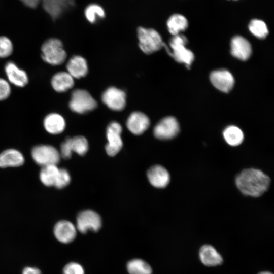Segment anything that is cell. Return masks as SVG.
Masks as SVG:
<instances>
[{
	"label": "cell",
	"instance_id": "obj_28",
	"mask_svg": "<svg viewBox=\"0 0 274 274\" xmlns=\"http://www.w3.org/2000/svg\"><path fill=\"white\" fill-rule=\"evenodd\" d=\"M250 32L257 38L264 39L268 33V30L265 22L259 19L252 20L249 24Z\"/></svg>",
	"mask_w": 274,
	"mask_h": 274
},
{
	"label": "cell",
	"instance_id": "obj_37",
	"mask_svg": "<svg viewBox=\"0 0 274 274\" xmlns=\"http://www.w3.org/2000/svg\"><path fill=\"white\" fill-rule=\"evenodd\" d=\"M258 274H272V273L269 271H262V272H259Z\"/></svg>",
	"mask_w": 274,
	"mask_h": 274
},
{
	"label": "cell",
	"instance_id": "obj_6",
	"mask_svg": "<svg viewBox=\"0 0 274 274\" xmlns=\"http://www.w3.org/2000/svg\"><path fill=\"white\" fill-rule=\"evenodd\" d=\"M31 157L35 162L42 166L57 165L60 161L59 152L54 147L49 145H39L31 150Z\"/></svg>",
	"mask_w": 274,
	"mask_h": 274
},
{
	"label": "cell",
	"instance_id": "obj_14",
	"mask_svg": "<svg viewBox=\"0 0 274 274\" xmlns=\"http://www.w3.org/2000/svg\"><path fill=\"white\" fill-rule=\"evenodd\" d=\"M150 122L148 117L141 112H134L128 117L126 121L127 129L135 135L143 133L149 127Z\"/></svg>",
	"mask_w": 274,
	"mask_h": 274
},
{
	"label": "cell",
	"instance_id": "obj_2",
	"mask_svg": "<svg viewBox=\"0 0 274 274\" xmlns=\"http://www.w3.org/2000/svg\"><path fill=\"white\" fill-rule=\"evenodd\" d=\"M41 57L47 63L52 65L62 64L66 58V53L62 42L56 38L45 41L41 46Z\"/></svg>",
	"mask_w": 274,
	"mask_h": 274
},
{
	"label": "cell",
	"instance_id": "obj_10",
	"mask_svg": "<svg viewBox=\"0 0 274 274\" xmlns=\"http://www.w3.org/2000/svg\"><path fill=\"white\" fill-rule=\"evenodd\" d=\"M101 100L110 109L121 111L125 108L126 105V94L121 89L110 87L102 93Z\"/></svg>",
	"mask_w": 274,
	"mask_h": 274
},
{
	"label": "cell",
	"instance_id": "obj_5",
	"mask_svg": "<svg viewBox=\"0 0 274 274\" xmlns=\"http://www.w3.org/2000/svg\"><path fill=\"white\" fill-rule=\"evenodd\" d=\"M68 105L73 112L84 114L95 109L97 102L87 91L78 89L72 93Z\"/></svg>",
	"mask_w": 274,
	"mask_h": 274
},
{
	"label": "cell",
	"instance_id": "obj_36",
	"mask_svg": "<svg viewBox=\"0 0 274 274\" xmlns=\"http://www.w3.org/2000/svg\"><path fill=\"white\" fill-rule=\"evenodd\" d=\"M26 6L31 8H36L40 0H20Z\"/></svg>",
	"mask_w": 274,
	"mask_h": 274
},
{
	"label": "cell",
	"instance_id": "obj_30",
	"mask_svg": "<svg viewBox=\"0 0 274 274\" xmlns=\"http://www.w3.org/2000/svg\"><path fill=\"white\" fill-rule=\"evenodd\" d=\"M13 51V45L11 40L5 36H0V58L10 56Z\"/></svg>",
	"mask_w": 274,
	"mask_h": 274
},
{
	"label": "cell",
	"instance_id": "obj_19",
	"mask_svg": "<svg viewBox=\"0 0 274 274\" xmlns=\"http://www.w3.org/2000/svg\"><path fill=\"white\" fill-rule=\"evenodd\" d=\"M67 72L74 78L80 79L88 73L86 60L82 56L76 55L71 57L66 64Z\"/></svg>",
	"mask_w": 274,
	"mask_h": 274
},
{
	"label": "cell",
	"instance_id": "obj_24",
	"mask_svg": "<svg viewBox=\"0 0 274 274\" xmlns=\"http://www.w3.org/2000/svg\"><path fill=\"white\" fill-rule=\"evenodd\" d=\"M59 169L54 164L42 166L39 174L41 182L46 186H54Z\"/></svg>",
	"mask_w": 274,
	"mask_h": 274
},
{
	"label": "cell",
	"instance_id": "obj_21",
	"mask_svg": "<svg viewBox=\"0 0 274 274\" xmlns=\"http://www.w3.org/2000/svg\"><path fill=\"white\" fill-rule=\"evenodd\" d=\"M51 85L55 91L64 92L73 87L74 79L67 72H59L52 76Z\"/></svg>",
	"mask_w": 274,
	"mask_h": 274
},
{
	"label": "cell",
	"instance_id": "obj_3",
	"mask_svg": "<svg viewBox=\"0 0 274 274\" xmlns=\"http://www.w3.org/2000/svg\"><path fill=\"white\" fill-rule=\"evenodd\" d=\"M137 34L139 47L147 54L153 53L164 46L160 35L153 28L139 27Z\"/></svg>",
	"mask_w": 274,
	"mask_h": 274
},
{
	"label": "cell",
	"instance_id": "obj_26",
	"mask_svg": "<svg viewBox=\"0 0 274 274\" xmlns=\"http://www.w3.org/2000/svg\"><path fill=\"white\" fill-rule=\"evenodd\" d=\"M84 15L88 22L94 23L105 18L106 13L104 8L99 5L91 4L85 9Z\"/></svg>",
	"mask_w": 274,
	"mask_h": 274
},
{
	"label": "cell",
	"instance_id": "obj_13",
	"mask_svg": "<svg viewBox=\"0 0 274 274\" xmlns=\"http://www.w3.org/2000/svg\"><path fill=\"white\" fill-rule=\"evenodd\" d=\"M210 80L212 84L218 90L228 92L234 83L232 74L226 70H218L213 71L210 75Z\"/></svg>",
	"mask_w": 274,
	"mask_h": 274
},
{
	"label": "cell",
	"instance_id": "obj_38",
	"mask_svg": "<svg viewBox=\"0 0 274 274\" xmlns=\"http://www.w3.org/2000/svg\"><path fill=\"white\" fill-rule=\"evenodd\" d=\"M234 1H236V0H234Z\"/></svg>",
	"mask_w": 274,
	"mask_h": 274
},
{
	"label": "cell",
	"instance_id": "obj_35",
	"mask_svg": "<svg viewBox=\"0 0 274 274\" xmlns=\"http://www.w3.org/2000/svg\"><path fill=\"white\" fill-rule=\"evenodd\" d=\"M22 274H42L41 270L35 267L27 266L22 270Z\"/></svg>",
	"mask_w": 274,
	"mask_h": 274
},
{
	"label": "cell",
	"instance_id": "obj_9",
	"mask_svg": "<svg viewBox=\"0 0 274 274\" xmlns=\"http://www.w3.org/2000/svg\"><path fill=\"white\" fill-rule=\"evenodd\" d=\"M179 132V123L173 117H166L157 123L154 127V136L159 140H169L175 137Z\"/></svg>",
	"mask_w": 274,
	"mask_h": 274
},
{
	"label": "cell",
	"instance_id": "obj_15",
	"mask_svg": "<svg viewBox=\"0 0 274 274\" xmlns=\"http://www.w3.org/2000/svg\"><path fill=\"white\" fill-rule=\"evenodd\" d=\"M147 178L152 186L158 188L165 187L170 181V176L168 171L159 165H154L148 169Z\"/></svg>",
	"mask_w": 274,
	"mask_h": 274
},
{
	"label": "cell",
	"instance_id": "obj_32",
	"mask_svg": "<svg viewBox=\"0 0 274 274\" xmlns=\"http://www.w3.org/2000/svg\"><path fill=\"white\" fill-rule=\"evenodd\" d=\"M63 274H84V271L82 266L79 264L70 262L64 267Z\"/></svg>",
	"mask_w": 274,
	"mask_h": 274
},
{
	"label": "cell",
	"instance_id": "obj_16",
	"mask_svg": "<svg viewBox=\"0 0 274 274\" xmlns=\"http://www.w3.org/2000/svg\"><path fill=\"white\" fill-rule=\"evenodd\" d=\"M251 46L249 41L240 36L234 37L231 41V53L242 60H247L251 56Z\"/></svg>",
	"mask_w": 274,
	"mask_h": 274
},
{
	"label": "cell",
	"instance_id": "obj_20",
	"mask_svg": "<svg viewBox=\"0 0 274 274\" xmlns=\"http://www.w3.org/2000/svg\"><path fill=\"white\" fill-rule=\"evenodd\" d=\"M23 154L15 149H8L0 153V167H18L23 164Z\"/></svg>",
	"mask_w": 274,
	"mask_h": 274
},
{
	"label": "cell",
	"instance_id": "obj_23",
	"mask_svg": "<svg viewBox=\"0 0 274 274\" xmlns=\"http://www.w3.org/2000/svg\"><path fill=\"white\" fill-rule=\"evenodd\" d=\"M167 27L169 32L173 36L179 34L188 27V23L185 16L179 14L172 15L167 21Z\"/></svg>",
	"mask_w": 274,
	"mask_h": 274
},
{
	"label": "cell",
	"instance_id": "obj_27",
	"mask_svg": "<svg viewBox=\"0 0 274 274\" xmlns=\"http://www.w3.org/2000/svg\"><path fill=\"white\" fill-rule=\"evenodd\" d=\"M129 274H152V269L145 261L139 259L130 261L127 265Z\"/></svg>",
	"mask_w": 274,
	"mask_h": 274
},
{
	"label": "cell",
	"instance_id": "obj_29",
	"mask_svg": "<svg viewBox=\"0 0 274 274\" xmlns=\"http://www.w3.org/2000/svg\"><path fill=\"white\" fill-rule=\"evenodd\" d=\"M70 143L73 152L78 154L84 155L88 150V143L87 139L83 136H76L70 138Z\"/></svg>",
	"mask_w": 274,
	"mask_h": 274
},
{
	"label": "cell",
	"instance_id": "obj_18",
	"mask_svg": "<svg viewBox=\"0 0 274 274\" xmlns=\"http://www.w3.org/2000/svg\"><path fill=\"white\" fill-rule=\"evenodd\" d=\"M43 126L48 133L51 134H58L64 131L66 123L61 115L57 113H51L44 118Z\"/></svg>",
	"mask_w": 274,
	"mask_h": 274
},
{
	"label": "cell",
	"instance_id": "obj_11",
	"mask_svg": "<svg viewBox=\"0 0 274 274\" xmlns=\"http://www.w3.org/2000/svg\"><path fill=\"white\" fill-rule=\"evenodd\" d=\"M4 70L9 83L18 87H23L27 84L29 79L26 72L19 67L15 62H7Z\"/></svg>",
	"mask_w": 274,
	"mask_h": 274
},
{
	"label": "cell",
	"instance_id": "obj_4",
	"mask_svg": "<svg viewBox=\"0 0 274 274\" xmlns=\"http://www.w3.org/2000/svg\"><path fill=\"white\" fill-rule=\"evenodd\" d=\"M187 43V39L184 35L178 34L174 36L169 41L172 51L168 53L176 61L184 63L187 66L190 67L194 57L193 53L186 48Z\"/></svg>",
	"mask_w": 274,
	"mask_h": 274
},
{
	"label": "cell",
	"instance_id": "obj_25",
	"mask_svg": "<svg viewBox=\"0 0 274 274\" xmlns=\"http://www.w3.org/2000/svg\"><path fill=\"white\" fill-rule=\"evenodd\" d=\"M223 136L226 142L232 146L239 145L244 140L242 131L235 126L226 127L223 131Z\"/></svg>",
	"mask_w": 274,
	"mask_h": 274
},
{
	"label": "cell",
	"instance_id": "obj_1",
	"mask_svg": "<svg viewBox=\"0 0 274 274\" xmlns=\"http://www.w3.org/2000/svg\"><path fill=\"white\" fill-rule=\"evenodd\" d=\"M235 184L244 195L259 197L268 189L270 179L259 169L249 168L243 170L236 177Z\"/></svg>",
	"mask_w": 274,
	"mask_h": 274
},
{
	"label": "cell",
	"instance_id": "obj_31",
	"mask_svg": "<svg viewBox=\"0 0 274 274\" xmlns=\"http://www.w3.org/2000/svg\"><path fill=\"white\" fill-rule=\"evenodd\" d=\"M71 182V176L68 172L64 168H59L54 186L62 189L67 186Z\"/></svg>",
	"mask_w": 274,
	"mask_h": 274
},
{
	"label": "cell",
	"instance_id": "obj_17",
	"mask_svg": "<svg viewBox=\"0 0 274 274\" xmlns=\"http://www.w3.org/2000/svg\"><path fill=\"white\" fill-rule=\"evenodd\" d=\"M74 4L75 0H43V6L52 18L56 19Z\"/></svg>",
	"mask_w": 274,
	"mask_h": 274
},
{
	"label": "cell",
	"instance_id": "obj_33",
	"mask_svg": "<svg viewBox=\"0 0 274 274\" xmlns=\"http://www.w3.org/2000/svg\"><path fill=\"white\" fill-rule=\"evenodd\" d=\"M72 153L70 138H67L60 145V151L59 152L60 157L65 159H69L71 158Z\"/></svg>",
	"mask_w": 274,
	"mask_h": 274
},
{
	"label": "cell",
	"instance_id": "obj_7",
	"mask_svg": "<svg viewBox=\"0 0 274 274\" xmlns=\"http://www.w3.org/2000/svg\"><path fill=\"white\" fill-rule=\"evenodd\" d=\"M76 221V229L82 233H85L88 230L96 232L101 226L100 216L91 210L80 212L77 217Z\"/></svg>",
	"mask_w": 274,
	"mask_h": 274
},
{
	"label": "cell",
	"instance_id": "obj_8",
	"mask_svg": "<svg viewBox=\"0 0 274 274\" xmlns=\"http://www.w3.org/2000/svg\"><path fill=\"white\" fill-rule=\"evenodd\" d=\"M121 132L122 126L117 122H111L107 128L106 136L108 143L105 149L107 153L110 156L116 155L122 147Z\"/></svg>",
	"mask_w": 274,
	"mask_h": 274
},
{
	"label": "cell",
	"instance_id": "obj_34",
	"mask_svg": "<svg viewBox=\"0 0 274 274\" xmlns=\"http://www.w3.org/2000/svg\"><path fill=\"white\" fill-rule=\"evenodd\" d=\"M11 87L9 82L0 78V101L6 99L10 95Z\"/></svg>",
	"mask_w": 274,
	"mask_h": 274
},
{
	"label": "cell",
	"instance_id": "obj_12",
	"mask_svg": "<svg viewBox=\"0 0 274 274\" xmlns=\"http://www.w3.org/2000/svg\"><path fill=\"white\" fill-rule=\"evenodd\" d=\"M77 229L75 225L69 221L61 220L55 225L53 233L55 238L60 242L68 244L76 237Z\"/></svg>",
	"mask_w": 274,
	"mask_h": 274
},
{
	"label": "cell",
	"instance_id": "obj_22",
	"mask_svg": "<svg viewBox=\"0 0 274 274\" xmlns=\"http://www.w3.org/2000/svg\"><path fill=\"white\" fill-rule=\"evenodd\" d=\"M199 258L201 262L207 266H217L223 262L220 254L214 247L209 245H205L201 247Z\"/></svg>",
	"mask_w": 274,
	"mask_h": 274
}]
</instances>
